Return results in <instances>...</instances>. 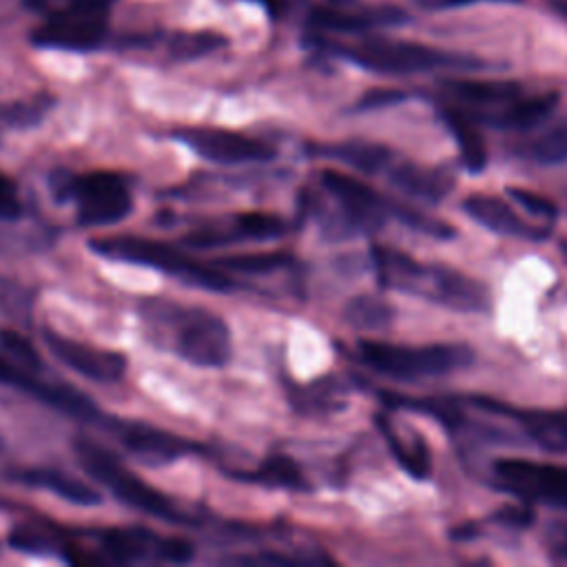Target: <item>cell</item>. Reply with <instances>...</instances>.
Wrapping results in <instances>:
<instances>
[{"label":"cell","mask_w":567,"mask_h":567,"mask_svg":"<svg viewBox=\"0 0 567 567\" xmlns=\"http://www.w3.org/2000/svg\"><path fill=\"white\" fill-rule=\"evenodd\" d=\"M109 0H62L33 33V44L60 51H93L106 40Z\"/></svg>","instance_id":"obj_10"},{"label":"cell","mask_w":567,"mask_h":567,"mask_svg":"<svg viewBox=\"0 0 567 567\" xmlns=\"http://www.w3.org/2000/svg\"><path fill=\"white\" fill-rule=\"evenodd\" d=\"M403 100V95L399 91H390V89H381V91H372L365 97H361L359 109H379V106H388L392 102Z\"/></svg>","instance_id":"obj_38"},{"label":"cell","mask_w":567,"mask_h":567,"mask_svg":"<svg viewBox=\"0 0 567 567\" xmlns=\"http://www.w3.org/2000/svg\"><path fill=\"white\" fill-rule=\"evenodd\" d=\"M173 137L213 164L270 162L277 155V148L264 140L217 126H182Z\"/></svg>","instance_id":"obj_12"},{"label":"cell","mask_w":567,"mask_h":567,"mask_svg":"<svg viewBox=\"0 0 567 567\" xmlns=\"http://www.w3.org/2000/svg\"><path fill=\"white\" fill-rule=\"evenodd\" d=\"M323 155L339 159L365 175L372 173H381V168H388L392 164V151L383 144H374V142H339L334 146H326Z\"/></svg>","instance_id":"obj_25"},{"label":"cell","mask_w":567,"mask_h":567,"mask_svg":"<svg viewBox=\"0 0 567 567\" xmlns=\"http://www.w3.org/2000/svg\"><path fill=\"white\" fill-rule=\"evenodd\" d=\"M0 350L13 363H18V365H22V368H27L31 372H40L42 370V359H40L35 346L24 334H20L18 330L0 328Z\"/></svg>","instance_id":"obj_31"},{"label":"cell","mask_w":567,"mask_h":567,"mask_svg":"<svg viewBox=\"0 0 567 567\" xmlns=\"http://www.w3.org/2000/svg\"><path fill=\"white\" fill-rule=\"evenodd\" d=\"M443 91L450 106L476 124L505 131H527L545 122L558 104L556 91L527 93L509 80H447Z\"/></svg>","instance_id":"obj_3"},{"label":"cell","mask_w":567,"mask_h":567,"mask_svg":"<svg viewBox=\"0 0 567 567\" xmlns=\"http://www.w3.org/2000/svg\"><path fill=\"white\" fill-rule=\"evenodd\" d=\"M465 403L483 414L503 416L525 432L540 450L549 454H567V408L560 410H532V408H514L489 396L470 394L463 396Z\"/></svg>","instance_id":"obj_13"},{"label":"cell","mask_w":567,"mask_h":567,"mask_svg":"<svg viewBox=\"0 0 567 567\" xmlns=\"http://www.w3.org/2000/svg\"><path fill=\"white\" fill-rule=\"evenodd\" d=\"M60 193L73 204L75 219L82 228L115 226L133 210V193L128 182L111 171L69 175Z\"/></svg>","instance_id":"obj_9"},{"label":"cell","mask_w":567,"mask_h":567,"mask_svg":"<svg viewBox=\"0 0 567 567\" xmlns=\"http://www.w3.org/2000/svg\"><path fill=\"white\" fill-rule=\"evenodd\" d=\"M505 193H507L518 206H523L529 215H534V217H543V219H547L549 224L558 217L556 204H554L549 197H545V195H538V193L527 190V188H516V186H507Z\"/></svg>","instance_id":"obj_33"},{"label":"cell","mask_w":567,"mask_h":567,"mask_svg":"<svg viewBox=\"0 0 567 567\" xmlns=\"http://www.w3.org/2000/svg\"><path fill=\"white\" fill-rule=\"evenodd\" d=\"M354 357L370 370L396 381H423L447 377L467 368L474 352L465 343L405 346L377 339H359Z\"/></svg>","instance_id":"obj_6"},{"label":"cell","mask_w":567,"mask_h":567,"mask_svg":"<svg viewBox=\"0 0 567 567\" xmlns=\"http://www.w3.org/2000/svg\"><path fill=\"white\" fill-rule=\"evenodd\" d=\"M292 255L288 252H248V255H228L219 257L213 264L221 270L241 272V275H272L292 266Z\"/></svg>","instance_id":"obj_28"},{"label":"cell","mask_w":567,"mask_h":567,"mask_svg":"<svg viewBox=\"0 0 567 567\" xmlns=\"http://www.w3.org/2000/svg\"><path fill=\"white\" fill-rule=\"evenodd\" d=\"M492 520L512 529H525L534 523V509L529 503H520L516 507H503L496 514H492Z\"/></svg>","instance_id":"obj_37"},{"label":"cell","mask_w":567,"mask_h":567,"mask_svg":"<svg viewBox=\"0 0 567 567\" xmlns=\"http://www.w3.org/2000/svg\"><path fill=\"white\" fill-rule=\"evenodd\" d=\"M9 478L33 489L51 492L53 496L80 507H95V505H102L104 501L93 485L84 483L82 478H75L73 474L60 467H49V465L20 467V470H11Z\"/></svg>","instance_id":"obj_19"},{"label":"cell","mask_w":567,"mask_h":567,"mask_svg":"<svg viewBox=\"0 0 567 567\" xmlns=\"http://www.w3.org/2000/svg\"><path fill=\"white\" fill-rule=\"evenodd\" d=\"M388 184L401 195L425 204H439L454 188V173L445 166H421L392 159L388 166Z\"/></svg>","instance_id":"obj_18"},{"label":"cell","mask_w":567,"mask_h":567,"mask_svg":"<svg viewBox=\"0 0 567 567\" xmlns=\"http://www.w3.org/2000/svg\"><path fill=\"white\" fill-rule=\"evenodd\" d=\"M7 543L11 545V549L24 554H58L66 560L71 558V547L58 534H53L49 527H42L40 523L16 525L9 532Z\"/></svg>","instance_id":"obj_27"},{"label":"cell","mask_w":567,"mask_h":567,"mask_svg":"<svg viewBox=\"0 0 567 567\" xmlns=\"http://www.w3.org/2000/svg\"><path fill=\"white\" fill-rule=\"evenodd\" d=\"M86 246L106 259L148 266L159 270L166 277H173L186 286L208 290V292H230L235 281L226 275V270L217 268L213 261L204 264L186 255L182 248H175L168 241L142 237V235H104L93 237Z\"/></svg>","instance_id":"obj_5"},{"label":"cell","mask_w":567,"mask_h":567,"mask_svg":"<svg viewBox=\"0 0 567 567\" xmlns=\"http://www.w3.org/2000/svg\"><path fill=\"white\" fill-rule=\"evenodd\" d=\"M492 483L520 503L567 509V465L529 458H496Z\"/></svg>","instance_id":"obj_11"},{"label":"cell","mask_w":567,"mask_h":567,"mask_svg":"<svg viewBox=\"0 0 567 567\" xmlns=\"http://www.w3.org/2000/svg\"><path fill=\"white\" fill-rule=\"evenodd\" d=\"M341 58L348 62L383 75H414V73H430V71H472L481 69L483 62L470 55L443 51L436 47H427L421 42L410 40H385L372 38L363 40L354 47L337 49Z\"/></svg>","instance_id":"obj_8"},{"label":"cell","mask_w":567,"mask_h":567,"mask_svg":"<svg viewBox=\"0 0 567 567\" xmlns=\"http://www.w3.org/2000/svg\"><path fill=\"white\" fill-rule=\"evenodd\" d=\"M441 117L458 144L463 168L470 173H481L487 166V148L476 128V122L450 104L441 109Z\"/></svg>","instance_id":"obj_24"},{"label":"cell","mask_w":567,"mask_h":567,"mask_svg":"<svg viewBox=\"0 0 567 567\" xmlns=\"http://www.w3.org/2000/svg\"><path fill=\"white\" fill-rule=\"evenodd\" d=\"M224 38L217 33L199 31V33H179L171 42V51L179 60H193L199 55H206L219 47H224Z\"/></svg>","instance_id":"obj_32"},{"label":"cell","mask_w":567,"mask_h":567,"mask_svg":"<svg viewBox=\"0 0 567 567\" xmlns=\"http://www.w3.org/2000/svg\"><path fill=\"white\" fill-rule=\"evenodd\" d=\"M560 246H563V250H565V255H567V241H563Z\"/></svg>","instance_id":"obj_42"},{"label":"cell","mask_w":567,"mask_h":567,"mask_svg":"<svg viewBox=\"0 0 567 567\" xmlns=\"http://www.w3.org/2000/svg\"><path fill=\"white\" fill-rule=\"evenodd\" d=\"M288 233V221L275 213H237L224 224L190 230L182 241L190 248H219L239 241H272Z\"/></svg>","instance_id":"obj_16"},{"label":"cell","mask_w":567,"mask_h":567,"mask_svg":"<svg viewBox=\"0 0 567 567\" xmlns=\"http://www.w3.org/2000/svg\"><path fill=\"white\" fill-rule=\"evenodd\" d=\"M157 538L151 529L126 525V527H109L97 534V543L102 554L113 563H137L146 558L157 547Z\"/></svg>","instance_id":"obj_21"},{"label":"cell","mask_w":567,"mask_h":567,"mask_svg":"<svg viewBox=\"0 0 567 567\" xmlns=\"http://www.w3.org/2000/svg\"><path fill=\"white\" fill-rule=\"evenodd\" d=\"M259 2H261V4H266L268 9H279V7H281V4H279V0H259Z\"/></svg>","instance_id":"obj_40"},{"label":"cell","mask_w":567,"mask_h":567,"mask_svg":"<svg viewBox=\"0 0 567 567\" xmlns=\"http://www.w3.org/2000/svg\"><path fill=\"white\" fill-rule=\"evenodd\" d=\"M157 558H162L164 563H188L195 556V545L184 538V536H162L157 538V547H155Z\"/></svg>","instance_id":"obj_34"},{"label":"cell","mask_w":567,"mask_h":567,"mask_svg":"<svg viewBox=\"0 0 567 567\" xmlns=\"http://www.w3.org/2000/svg\"><path fill=\"white\" fill-rule=\"evenodd\" d=\"M42 341L60 363L89 381L120 383L126 377V357L117 350L97 348L51 328H42Z\"/></svg>","instance_id":"obj_14"},{"label":"cell","mask_w":567,"mask_h":567,"mask_svg":"<svg viewBox=\"0 0 567 567\" xmlns=\"http://www.w3.org/2000/svg\"><path fill=\"white\" fill-rule=\"evenodd\" d=\"M372 270L383 288L412 295L454 312H487L489 288L447 266L419 261L390 246H372Z\"/></svg>","instance_id":"obj_2"},{"label":"cell","mask_w":567,"mask_h":567,"mask_svg":"<svg viewBox=\"0 0 567 567\" xmlns=\"http://www.w3.org/2000/svg\"><path fill=\"white\" fill-rule=\"evenodd\" d=\"M104 421L109 430L117 436V441L124 445V450L151 467L175 463L177 458L195 450L193 441L175 432H168L164 427H155L151 423L122 421V419H104Z\"/></svg>","instance_id":"obj_15"},{"label":"cell","mask_w":567,"mask_h":567,"mask_svg":"<svg viewBox=\"0 0 567 567\" xmlns=\"http://www.w3.org/2000/svg\"><path fill=\"white\" fill-rule=\"evenodd\" d=\"M374 423L381 436L388 441V447L394 461L401 465V470L414 481H425L432 472V452L425 439L414 432L410 436H403L385 414H377Z\"/></svg>","instance_id":"obj_20"},{"label":"cell","mask_w":567,"mask_h":567,"mask_svg":"<svg viewBox=\"0 0 567 567\" xmlns=\"http://www.w3.org/2000/svg\"><path fill=\"white\" fill-rule=\"evenodd\" d=\"M392 319L394 308L377 295H357L343 308V321L357 332H381Z\"/></svg>","instance_id":"obj_26"},{"label":"cell","mask_w":567,"mask_h":567,"mask_svg":"<svg viewBox=\"0 0 567 567\" xmlns=\"http://www.w3.org/2000/svg\"><path fill=\"white\" fill-rule=\"evenodd\" d=\"M405 16L399 9L385 7V9H363V11H352V9H337V7H323L312 11L310 22L317 29L326 31H346V33H357L365 31L379 24H396Z\"/></svg>","instance_id":"obj_22"},{"label":"cell","mask_w":567,"mask_h":567,"mask_svg":"<svg viewBox=\"0 0 567 567\" xmlns=\"http://www.w3.org/2000/svg\"><path fill=\"white\" fill-rule=\"evenodd\" d=\"M543 545L554 560L567 563V520H551L545 527Z\"/></svg>","instance_id":"obj_35"},{"label":"cell","mask_w":567,"mask_h":567,"mask_svg":"<svg viewBox=\"0 0 567 567\" xmlns=\"http://www.w3.org/2000/svg\"><path fill=\"white\" fill-rule=\"evenodd\" d=\"M146 339L197 368H224L233 357V334L221 315L166 297L137 303Z\"/></svg>","instance_id":"obj_1"},{"label":"cell","mask_w":567,"mask_h":567,"mask_svg":"<svg viewBox=\"0 0 567 567\" xmlns=\"http://www.w3.org/2000/svg\"><path fill=\"white\" fill-rule=\"evenodd\" d=\"M392 217L401 219L412 230L423 233V235L434 237V239H452L456 235V230L447 221H443L439 217H430L427 213L416 210L414 206H408V204H401V202H394Z\"/></svg>","instance_id":"obj_30"},{"label":"cell","mask_w":567,"mask_h":567,"mask_svg":"<svg viewBox=\"0 0 567 567\" xmlns=\"http://www.w3.org/2000/svg\"><path fill=\"white\" fill-rule=\"evenodd\" d=\"M319 186L321 195L315 197L308 208L328 239H350L374 233L392 217L394 202L359 177L323 168L319 173Z\"/></svg>","instance_id":"obj_4"},{"label":"cell","mask_w":567,"mask_h":567,"mask_svg":"<svg viewBox=\"0 0 567 567\" xmlns=\"http://www.w3.org/2000/svg\"><path fill=\"white\" fill-rule=\"evenodd\" d=\"M73 452L78 456L80 467L89 476H93L102 487H106L120 503L166 523H190V516L182 512L168 494L142 481L109 447L100 445L93 439L78 436L73 441Z\"/></svg>","instance_id":"obj_7"},{"label":"cell","mask_w":567,"mask_h":567,"mask_svg":"<svg viewBox=\"0 0 567 567\" xmlns=\"http://www.w3.org/2000/svg\"><path fill=\"white\" fill-rule=\"evenodd\" d=\"M463 210L467 213V217H472L478 226L487 228L489 233L496 235H507V237H520V239H545L551 230L549 224L540 226V224H532L523 217L516 215V210L505 204V199L496 197V195H470L463 202Z\"/></svg>","instance_id":"obj_17"},{"label":"cell","mask_w":567,"mask_h":567,"mask_svg":"<svg viewBox=\"0 0 567 567\" xmlns=\"http://www.w3.org/2000/svg\"><path fill=\"white\" fill-rule=\"evenodd\" d=\"M421 2L432 9H445V7H463V4H472V2H481V0H421Z\"/></svg>","instance_id":"obj_39"},{"label":"cell","mask_w":567,"mask_h":567,"mask_svg":"<svg viewBox=\"0 0 567 567\" xmlns=\"http://www.w3.org/2000/svg\"><path fill=\"white\" fill-rule=\"evenodd\" d=\"M529 157L545 166H556L567 162V122L556 124L540 133L527 148Z\"/></svg>","instance_id":"obj_29"},{"label":"cell","mask_w":567,"mask_h":567,"mask_svg":"<svg viewBox=\"0 0 567 567\" xmlns=\"http://www.w3.org/2000/svg\"><path fill=\"white\" fill-rule=\"evenodd\" d=\"M558 9H560V11L567 16V2H560V4H558Z\"/></svg>","instance_id":"obj_41"},{"label":"cell","mask_w":567,"mask_h":567,"mask_svg":"<svg viewBox=\"0 0 567 567\" xmlns=\"http://www.w3.org/2000/svg\"><path fill=\"white\" fill-rule=\"evenodd\" d=\"M22 215V202L18 195V186L11 177L0 173V219H18Z\"/></svg>","instance_id":"obj_36"},{"label":"cell","mask_w":567,"mask_h":567,"mask_svg":"<svg viewBox=\"0 0 567 567\" xmlns=\"http://www.w3.org/2000/svg\"><path fill=\"white\" fill-rule=\"evenodd\" d=\"M228 476H233L237 481H248V483H259V485H266V487L292 489V492H308L310 489V483L306 481L297 461L286 456V454H270L257 467H252V470H230Z\"/></svg>","instance_id":"obj_23"}]
</instances>
